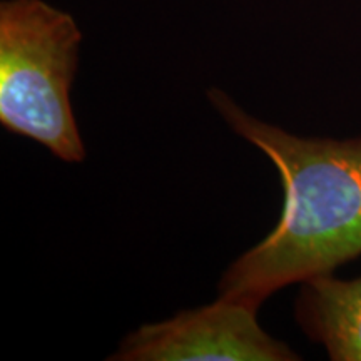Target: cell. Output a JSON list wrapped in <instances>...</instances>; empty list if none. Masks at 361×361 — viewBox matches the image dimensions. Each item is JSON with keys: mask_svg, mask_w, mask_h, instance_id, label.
I'll use <instances>...</instances> for the list:
<instances>
[{"mask_svg": "<svg viewBox=\"0 0 361 361\" xmlns=\"http://www.w3.org/2000/svg\"><path fill=\"white\" fill-rule=\"evenodd\" d=\"M207 97L234 133L269 157L284 194L278 224L226 269L219 296L259 308L288 284L361 256V137H300L247 114L221 89Z\"/></svg>", "mask_w": 361, "mask_h": 361, "instance_id": "6da1fadb", "label": "cell"}, {"mask_svg": "<svg viewBox=\"0 0 361 361\" xmlns=\"http://www.w3.org/2000/svg\"><path fill=\"white\" fill-rule=\"evenodd\" d=\"M80 40L74 17L44 0L0 4V123L66 162L85 157L71 106Z\"/></svg>", "mask_w": 361, "mask_h": 361, "instance_id": "7a4b0ae2", "label": "cell"}, {"mask_svg": "<svg viewBox=\"0 0 361 361\" xmlns=\"http://www.w3.org/2000/svg\"><path fill=\"white\" fill-rule=\"evenodd\" d=\"M255 306L219 296L214 303L180 311L128 335L114 361H291L290 346L258 323Z\"/></svg>", "mask_w": 361, "mask_h": 361, "instance_id": "3957f363", "label": "cell"}, {"mask_svg": "<svg viewBox=\"0 0 361 361\" xmlns=\"http://www.w3.org/2000/svg\"><path fill=\"white\" fill-rule=\"evenodd\" d=\"M296 319L311 340L335 361H361V276L338 279L331 273L301 283Z\"/></svg>", "mask_w": 361, "mask_h": 361, "instance_id": "277c9868", "label": "cell"}]
</instances>
